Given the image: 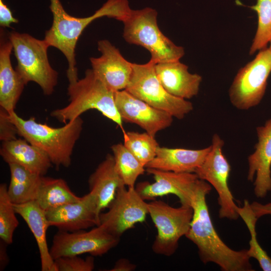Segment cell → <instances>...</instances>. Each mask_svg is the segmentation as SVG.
<instances>
[{"instance_id":"obj_1","label":"cell","mask_w":271,"mask_h":271,"mask_svg":"<svg viewBox=\"0 0 271 271\" xmlns=\"http://www.w3.org/2000/svg\"><path fill=\"white\" fill-rule=\"evenodd\" d=\"M211 190L206 181L199 180L191 198L193 217L185 237L197 246L204 263L214 262L224 271L254 270L247 249L236 251L230 248L217 233L206 201Z\"/></svg>"},{"instance_id":"obj_2","label":"cell","mask_w":271,"mask_h":271,"mask_svg":"<svg viewBox=\"0 0 271 271\" xmlns=\"http://www.w3.org/2000/svg\"><path fill=\"white\" fill-rule=\"evenodd\" d=\"M50 2L53 23L51 28L46 32L44 39L49 47L58 49L65 56L68 64L67 77L69 82L73 81L78 79L75 48L85 28L94 20L103 17L122 22L131 9L127 0H107L92 15L77 18L69 15L59 0H50Z\"/></svg>"},{"instance_id":"obj_3","label":"cell","mask_w":271,"mask_h":271,"mask_svg":"<svg viewBox=\"0 0 271 271\" xmlns=\"http://www.w3.org/2000/svg\"><path fill=\"white\" fill-rule=\"evenodd\" d=\"M9 113L18 135L45 152L57 169L71 165L73 150L83 129V121L81 117L62 126L54 127L38 122L34 117L24 119L15 110Z\"/></svg>"},{"instance_id":"obj_4","label":"cell","mask_w":271,"mask_h":271,"mask_svg":"<svg viewBox=\"0 0 271 271\" xmlns=\"http://www.w3.org/2000/svg\"><path fill=\"white\" fill-rule=\"evenodd\" d=\"M114 93L96 77L91 69H87L83 78L69 82V103L53 110L50 115L65 124L94 109L117 124L123 132L125 130L115 105Z\"/></svg>"},{"instance_id":"obj_5","label":"cell","mask_w":271,"mask_h":271,"mask_svg":"<svg viewBox=\"0 0 271 271\" xmlns=\"http://www.w3.org/2000/svg\"><path fill=\"white\" fill-rule=\"evenodd\" d=\"M157 14L155 10L148 7L131 10L122 22L123 37L128 43L148 50L150 60L155 64L180 60L185 54L184 49L162 33L157 24Z\"/></svg>"},{"instance_id":"obj_6","label":"cell","mask_w":271,"mask_h":271,"mask_svg":"<svg viewBox=\"0 0 271 271\" xmlns=\"http://www.w3.org/2000/svg\"><path fill=\"white\" fill-rule=\"evenodd\" d=\"M17 61L15 70L24 83L34 82L46 95H51L58 83V73L51 66L48 57L49 47L44 39L27 33L11 32L8 36Z\"/></svg>"},{"instance_id":"obj_7","label":"cell","mask_w":271,"mask_h":271,"mask_svg":"<svg viewBox=\"0 0 271 271\" xmlns=\"http://www.w3.org/2000/svg\"><path fill=\"white\" fill-rule=\"evenodd\" d=\"M155 64L151 60L144 64L133 63L131 76L125 90L152 106L182 119L193 110V104L165 90L157 76Z\"/></svg>"},{"instance_id":"obj_8","label":"cell","mask_w":271,"mask_h":271,"mask_svg":"<svg viewBox=\"0 0 271 271\" xmlns=\"http://www.w3.org/2000/svg\"><path fill=\"white\" fill-rule=\"evenodd\" d=\"M149 214L157 230L152 245L156 254L171 256L176 251L179 239L188 232L193 217L191 206L173 207L161 200L148 203Z\"/></svg>"},{"instance_id":"obj_9","label":"cell","mask_w":271,"mask_h":271,"mask_svg":"<svg viewBox=\"0 0 271 271\" xmlns=\"http://www.w3.org/2000/svg\"><path fill=\"white\" fill-rule=\"evenodd\" d=\"M270 73L271 49L266 47L238 71L228 91L231 104L240 110L257 105L265 94Z\"/></svg>"},{"instance_id":"obj_10","label":"cell","mask_w":271,"mask_h":271,"mask_svg":"<svg viewBox=\"0 0 271 271\" xmlns=\"http://www.w3.org/2000/svg\"><path fill=\"white\" fill-rule=\"evenodd\" d=\"M224 145L223 140L218 134H213L211 150L194 173L200 179L209 182L218 193L219 218L236 220L239 215L238 206L228 187L231 167L222 152Z\"/></svg>"},{"instance_id":"obj_11","label":"cell","mask_w":271,"mask_h":271,"mask_svg":"<svg viewBox=\"0 0 271 271\" xmlns=\"http://www.w3.org/2000/svg\"><path fill=\"white\" fill-rule=\"evenodd\" d=\"M125 186L122 184L118 188L107 211L101 213L99 216V225L118 238L136 224L143 222L149 214L148 203L134 187L126 189Z\"/></svg>"},{"instance_id":"obj_12","label":"cell","mask_w":271,"mask_h":271,"mask_svg":"<svg viewBox=\"0 0 271 271\" xmlns=\"http://www.w3.org/2000/svg\"><path fill=\"white\" fill-rule=\"evenodd\" d=\"M119 241V238L107 232L100 225L89 231L59 230L53 237L50 252L54 260L84 253L101 256L116 246Z\"/></svg>"},{"instance_id":"obj_13","label":"cell","mask_w":271,"mask_h":271,"mask_svg":"<svg viewBox=\"0 0 271 271\" xmlns=\"http://www.w3.org/2000/svg\"><path fill=\"white\" fill-rule=\"evenodd\" d=\"M155 182H143L134 187L144 200H154L158 197L174 194L178 197L182 205L191 206L192 196L200 180L195 173H175L146 168Z\"/></svg>"},{"instance_id":"obj_14","label":"cell","mask_w":271,"mask_h":271,"mask_svg":"<svg viewBox=\"0 0 271 271\" xmlns=\"http://www.w3.org/2000/svg\"><path fill=\"white\" fill-rule=\"evenodd\" d=\"M114 97L122 120L137 124L153 137L172 123L170 114L152 106L125 89L115 92Z\"/></svg>"},{"instance_id":"obj_15","label":"cell","mask_w":271,"mask_h":271,"mask_svg":"<svg viewBox=\"0 0 271 271\" xmlns=\"http://www.w3.org/2000/svg\"><path fill=\"white\" fill-rule=\"evenodd\" d=\"M97 47L101 56L90 58L94 74L113 92L125 89L131 76L133 63L126 60L107 40L99 41Z\"/></svg>"},{"instance_id":"obj_16","label":"cell","mask_w":271,"mask_h":271,"mask_svg":"<svg viewBox=\"0 0 271 271\" xmlns=\"http://www.w3.org/2000/svg\"><path fill=\"white\" fill-rule=\"evenodd\" d=\"M45 212L49 226L56 227L61 231L73 232L100 224L99 216L89 193L77 201Z\"/></svg>"},{"instance_id":"obj_17","label":"cell","mask_w":271,"mask_h":271,"mask_svg":"<svg viewBox=\"0 0 271 271\" xmlns=\"http://www.w3.org/2000/svg\"><path fill=\"white\" fill-rule=\"evenodd\" d=\"M258 141L248 157L247 180L253 181L254 193L264 198L271 191V118L256 128Z\"/></svg>"},{"instance_id":"obj_18","label":"cell","mask_w":271,"mask_h":271,"mask_svg":"<svg viewBox=\"0 0 271 271\" xmlns=\"http://www.w3.org/2000/svg\"><path fill=\"white\" fill-rule=\"evenodd\" d=\"M155 69L159 81L170 94L185 99L198 94L201 76L190 73L188 66L179 60L156 64Z\"/></svg>"},{"instance_id":"obj_19","label":"cell","mask_w":271,"mask_h":271,"mask_svg":"<svg viewBox=\"0 0 271 271\" xmlns=\"http://www.w3.org/2000/svg\"><path fill=\"white\" fill-rule=\"evenodd\" d=\"M0 155L8 164H18L40 176H44L53 165L45 152L23 138L2 142Z\"/></svg>"},{"instance_id":"obj_20","label":"cell","mask_w":271,"mask_h":271,"mask_svg":"<svg viewBox=\"0 0 271 271\" xmlns=\"http://www.w3.org/2000/svg\"><path fill=\"white\" fill-rule=\"evenodd\" d=\"M211 146L200 150L158 147L155 157L145 167L175 173H194L210 151Z\"/></svg>"},{"instance_id":"obj_21","label":"cell","mask_w":271,"mask_h":271,"mask_svg":"<svg viewBox=\"0 0 271 271\" xmlns=\"http://www.w3.org/2000/svg\"><path fill=\"white\" fill-rule=\"evenodd\" d=\"M1 31L0 107L9 112L15 110L26 84L12 65L13 45L8 37Z\"/></svg>"},{"instance_id":"obj_22","label":"cell","mask_w":271,"mask_h":271,"mask_svg":"<svg viewBox=\"0 0 271 271\" xmlns=\"http://www.w3.org/2000/svg\"><path fill=\"white\" fill-rule=\"evenodd\" d=\"M122 184L124 183L115 169L113 155L108 154L88 179L89 193L99 216L102 210L108 207Z\"/></svg>"},{"instance_id":"obj_23","label":"cell","mask_w":271,"mask_h":271,"mask_svg":"<svg viewBox=\"0 0 271 271\" xmlns=\"http://www.w3.org/2000/svg\"><path fill=\"white\" fill-rule=\"evenodd\" d=\"M16 213L27 224L36 241L42 271H57L47 240V230L50 227L46 212L35 201L23 204H14Z\"/></svg>"},{"instance_id":"obj_24","label":"cell","mask_w":271,"mask_h":271,"mask_svg":"<svg viewBox=\"0 0 271 271\" xmlns=\"http://www.w3.org/2000/svg\"><path fill=\"white\" fill-rule=\"evenodd\" d=\"M81 197L71 190L64 180L42 176L35 201L46 211L77 201Z\"/></svg>"},{"instance_id":"obj_25","label":"cell","mask_w":271,"mask_h":271,"mask_svg":"<svg viewBox=\"0 0 271 271\" xmlns=\"http://www.w3.org/2000/svg\"><path fill=\"white\" fill-rule=\"evenodd\" d=\"M10 181L8 193L14 204L35 201L41 177L16 164H9Z\"/></svg>"},{"instance_id":"obj_26","label":"cell","mask_w":271,"mask_h":271,"mask_svg":"<svg viewBox=\"0 0 271 271\" xmlns=\"http://www.w3.org/2000/svg\"><path fill=\"white\" fill-rule=\"evenodd\" d=\"M111 149L117 174L126 186L134 187L138 178L144 174L145 167L123 144H114Z\"/></svg>"},{"instance_id":"obj_27","label":"cell","mask_w":271,"mask_h":271,"mask_svg":"<svg viewBox=\"0 0 271 271\" xmlns=\"http://www.w3.org/2000/svg\"><path fill=\"white\" fill-rule=\"evenodd\" d=\"M237 211L245 223L251 236L249 248L247 249L248 255L250 258L256 259L263 271H271V258L257 241L255 226L258 218L254 214L248 201L244 200L243 206L238 207Z\"/></svg>"},{"instance_id":"obj_28","label":"cell","mask_w":271,"mask_h":271,"mask_svg":"<svg viewBox=\"0 0 271 271\" xmlns=\"http://www.w3.org/2000/svg\"><path fill=\"white\" fill-rule=\"evenodd\" d=\"M123 145L145 167L154 159L159 144L148 133L123 131Z\"/></svg>"},{"instance_id":"obj_29","label":"cell","mask_w":271,"mask_h":271,"mask_svg":"<svg viewBox=\"0 0 271 271\" xmlns=\"http://www.w3.org/2000/svg\"><path fill=\"white\" fill-rule=\"evenodd\" d=\"M258 16L255 36L249 49V55L266 47L271 41V0H257L250 7Z\"/></svg>"},{"instance_id":"obj_30","label":"cell","mask_w":271,"mask_h":271,"mask_svg":"<svg viewBox=\"0 0 271 271\" xmlns=\"http://www.w3.org/2000/svg\"><path fill=\"white\" fill-rule=\"evenodd\" d=\"M14 203L10 200L6 184L0 185V238L8 245L13 241L14 233L19 225Z\"/></svg>"},{"instance_id":"obj_31","label":"cell","mask_w":271,"mask_h":271,"mask_svg":"<svg viewBox=\"0 0 271 271\" xmlns=\"http://www.w3.org/2000/svg\"><path fill=\"white\" fill-rule=\"evenodd\" d=\"M79 255L60 257L54 260L57 271H92L95 266L93 256L82 258Z\"/></svg>"},{"instance_id":"obj_32","label":"cell","mask_w":271,"mask_h":271,"mask_svg":"<svg viewBox=\"0 0 271 271\" xmlns=\"http://www.w3.org/2000/svg\"><path fill=\"white\" fill-rule=\"evenodd\" d=\"M17 129L9 117V113L0 107V140L3 142L17 139Z\"/></svg>"},{"instance_id":"obj_33","label":"cell","mask_w":271,"mask_h":271,"mask_svg":"<svg viewBox=\"0 0 271 271\" xmlns=\"http://www.w3.org/2000/svg\"><path fill=\"white\" fill-rule=\"evenodd\" d=\"M19 21L13 16L10 9L0 0V25L2 27H10L12 23H18Z\"/></svg>"},{"instance_id":"obj_34","label":"cell","mask_w":271,"mask_h":271,"mask_svg":"<svg viewBox=\"0 0 271 271\" xmlns=\"http://www.w3.org/2000/svg\"><path fill=\"white\" fill-rule=\"evenodd\" d=\"M250 206L258 219L264 215H271V202L266 204L253 202L250 204Z\"/></svg>"},{"instance_id":"obj_35","label":"cell","mask_w":271,"mask_h":271,"mask_svg":"<svg viewBox=\"0 0 271 271\" xmlns=\"http://www.w3.org/2000/svg\"><path fill=\"white\" fill-rule=\"evenodd\" d=\"M136 265L131 263L128 259L121 258L118 260L111 271H132L136 269Z\"/></svg>"},{"instance_id":"obj_36","label":"cell","mask_w":271,"mask_h":271,"mask_svg":"<svg viewBox=\"0 0 271 271\" xmlns=\"http://www.w3.org/2000/svg\"><path fill=\"white\" fill-rule=\"evenodd\" d=\"M8 244L4 241L0 240V270H3L8 264L10 259L7 252Z\"/></svg>"},{"instance_id":"obj_37","label":"cell","mask_w":271,"mask_h":271,"mask_svg":"<svg viewBox=\"0 0 271 271\" xmlns=\"http://www.w3.org/2000/svg\"><path fill=\"white\" fill-rule=\"evenodd\" d=\"M269 48L270 49H271V41H270V42H269Z\"/></svg>"}]
</instances>
